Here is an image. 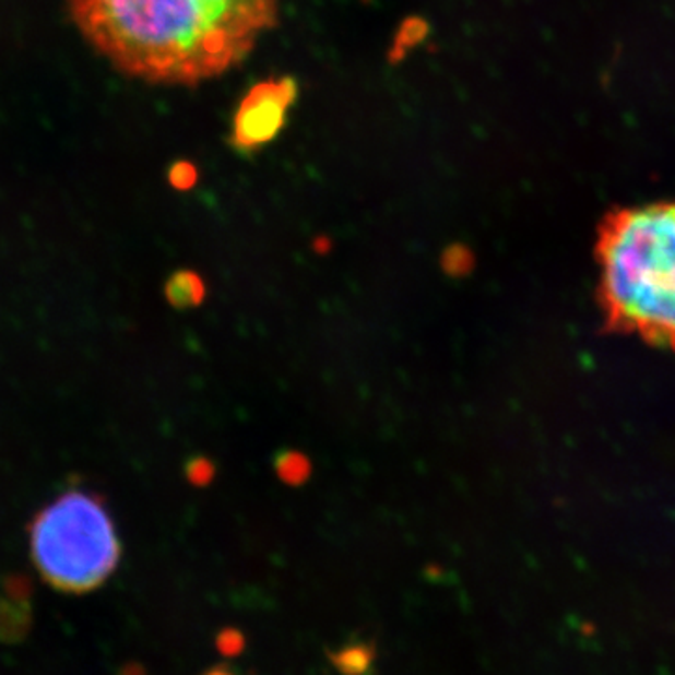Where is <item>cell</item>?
Segmentation results:
<instances>
[{"mask_svg":"<svg viewBox=\"0 0 675 675\" xmlns=\"http://www.w3.org/2000/svg\"><path fill=\"white\" fill-rule=\"evenodd\" d=\"M112 67L156 85L193 86L246 59L279 20L280 0H67Z\"/></svg>","mask_w":675,"mask_h":675,"instance_id":"6da1fadb","label":"cell"},{"mask_svg":"<svg viewBox=\"0 0 675 675\" xmlns=\"http://www.w3.org/2000/svg\"><path fill=\"white\" fill-rule=\"evenodd\" d=\"M596 298L608 331L675 352V203L612 214L596 240Z\"/></svg>","mask_w":675,"mask_h":675,"instance_id":"7a4b0ae2","label":"cell"},{"mask_svg":"<svg viewBox=\"0 0 675 675\" xmlns=\"http://www.w3.org/2000/svg\"><path fill=\"white\" fill-rule=\"evenodd\" d=\"M36 569L55 590H96L120 561V541L106 505L86 492L62 494L31 525Z\"/></svg>","mask_w":675,"mask_h":675,"instance_id":"3957f363","label":"cell"},{"mask_svg":"<svg viewBox=\"0 0 675 675\" xmlns=\"http://www.w3.org/2000/svg\"><path fill=\"white\" fill-rule=\"evenodd\" d=\"M297 98V83L292 78L269 80L253 86L240 102L233 122V143L242 151H253L279 135L285 115Z\"/></svg>","mask_w":675,"mask_h":675,"instance_id":"277c9868","label":"cell"},{"mask_svg":"<svg viewBox=\"0 0 675 675\" xmlns=\"http://www.w3.org/2000/svg\"><path fill=\"white\" fill-rule=\"evenodd\" d=\"M205 282L201 280L198 272L179 271L167 280V300H169V305L179 308V310H188V308H196V306L201 305L203 298H205Z\"/></svg>","mask_w":675,"mask_h":675,"instance_id":"5b68a950","label":"cell"},{"mask_svg":"<svg viewBox=\"0 0 675 675\" xmlns=\"http://www.w3.org/2000/svg\"><path fill=\"white\" fill-rule=\"evenodd\" d=\"M331 664L342 675H366L374 666L376 648L371 643H345L336 651H331Z\"/></svg>","mask_w":675,"mask_h":675,"instance_id":"8992f818","label":"cell"},{"mask_svg":"<svg viewBox=\"0 0 675 675\" xmlns=\"http://www.w3.org/2000/svg\"><path fill=\"white\" fill-rule=\"evenodd\" d=\"M274 467H276L279 477L292 486L305 484L311 473L310 460L297 450H282L274 460Z\"/></svg>","mask_w":675,"mask_h":675,"instance_id":"52a82bcc","label":"cell"},{"mask_svg":"<svg viewBox=\"0 0 675 675\" xmlns=\"http://www.w3.org/2000/svg\"><path fill=\"white\" fill-rule=\"evenodd\" d=\"M245 635L237 629H224L216 636V649L225 659L239 656L245 651Z\"/></svg>","mask_w":675,"mask_h":675,"instance_id":"ba28073f","label":"cell"},{"mask_svg":"<svg viewBox=\"0 0 675 675\" xmlns=\"http://www.w3.org/2000/svg\"><path fill=\"white\" fill-rule=\"evenodd\" d=\"M214 473H216V467L212 464L211 460H206V458L198 457L193 458L186 465V477L190 483L196 484V486H206V484L212 483V478H214Z\"/></svg>","mask_w":675,"mask_h":675,"instance_id":"9c48e42d","label":"cell"},{"mask_svg":"<svg viewBox=\"0 0 675 675\" xmlns=\"http://www.w3.org/2000/svg\"><path fill=\"white\" fill-rule=\"evenodd\" d=\"M198 179V173L193 169L192 164H175L171 171H169V182H171L177 190H188L196 185Z\"/></svg>","mask_w":675,"mask_h":675,"instance_id":"30bf717a","label":"cell"},{"mask_svg":"<svg viewBox=\"0 0 675 675\" xmlns=\"http://www.w3.org/2000/svg\"><path fill=\"white\" fill-rule=\"evenodd\" d=\"M205 675H235L232 670L224 668V666H218V668H212L206 672Z\"/></svg>","mask_w":675,"mask_h":675,"instance_id":"8fae6325","label":"cell"}]
</instances>
